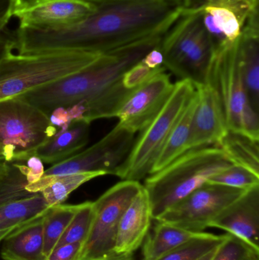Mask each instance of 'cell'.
Instances as JSON below:
<instances>
[{"label":"cell","mask_w":259,"mask_h":260,"mask_svg":"<svg viewBox=\"0 0 259 260\" xmlns=\"http://www.w3.org/2000/svg\"><path fill=\"white\" fill-rule=\"evenodd\" d=\"M182 0H142L97 5L79 22L56 29L20 27L12 32L20 54L56 51L108 53L155 35H164L183 10Z\"/></svg>","instance_id":"obj_1"},{"label":"cell","mask_w":259,"mask_h":260,"mask_svg":"<svg viewBox=\"0 0 259 260\" xmlns=\"http://www.w3.org/2000/svg\"><path fill=\"white\" fill-rule=\"evenodd\" d=\"M164 35H153L103 53L83 70L18 97L39 108L58 130L73 122L91 123L115 117L132 91L123 86V75L151 50L159 47Z\"/></svg>","instance_id":"obj_2"},{"label":"cell","mask_w":259,"mask_h":260,"mask_svg":"<svg viewBox=\"0 0 259 260\" xmlns=\"http://www.w3.org/2000/svg\"><path fill=\"white\" fill-rule=\"evenodd\" d=\"M234 164L217 146L190 150L146 177L144 189L153 220Z\"/></svg>","instance_id":"obj_3"},{"label":"cell","mask_w":259,"mask_h":260,"mask_svg":"<svg viewBox=\"0 0 259 260\" xmlns=\"http://www.w3.org/2000/svg\"><path fill=\"white\" fill-rule=\"evenodd\" d=\"M100 55L84 51L34 54L9 52L0 59V102L18 97L77 73L94 62Z\"/></svg>","instance_id":"obj_4"},{"label":"cell","mask_w":259,"mask_h":260,"mask_svg":"<svg viewBox=\"0 0 259 260\" xmlns=\"http://www.w3.org/2000/svg\"><path fill=\"white\" fill-rule=\"evenodd\" d=\"M159 48L164 67L179 81H190L195 86L205 85L215 48L199 7H184L163 37Z\"/></svg>","instance_id":"obj_5"},{"label":"cell","mask_w":259,"mask_h":260,"mask_svg":"<svg viewBox=\"0 0 259 260\" xmlns=\"http://www.w3.org/2000/svg\"><path fill=\"white\" fill-rule=\"evenodd\" d=\"M188 80L175 83L174 89L165 106L135 141L126 160L117 168L115 175L123 180H140L150 175L172 130L196 92Z\"/></svg>","instance_id":"obj_6"},{"label":"cell","mask_w":259,"mask_h":260,"mask_svg":"<svg viewBox=\"0 0 259 260\" xmlns=\"http://www.w3.org/2000/svg\"><path fill=\"white\" fill-rule=\"evenodd\" d=\"M57 131L48 116L21 98L0 102V159L3 161L27 160Z\"/></svg>","instance_id":"obj_7"},{"label":"cell","mask_w":259,"mask_h":260,"mask_svg":"<svg viewBox=\"0 0 259 260\" xmlns=\"http://www.w3.org/2000/svg\"><path fill=\"white\" fill-rule=\"evenodd\" d=\"M142 186L138 181L123 180L93 202L94 221L79 260H99L115 256L120 220Z\"/></svg>","instance_id":"obj_8"},{"label":"cell","mask_w":259,"mask_h":260,"mask_svg":"<svg viewBox=\"0 0 259 260\" xmlns=\"http://www.w3.org/2000/svg\"><path fill=\"white\" fill-rule=\"evenodd\" d=\"M236 41L214 49L205 85L215 94L228 129L241 133L243 114L252 107L242 78Z\"/></svg>","instance_id":"obj_9"},{"label":"cell","mask_w":259,"mask_h":260,"mask_svg":"<svg viewBox=\"0 0 259 260\" xmlns=\"http://www.w3.org/2000/svg\"><path fill=\"white\" fill-rule=\"evenodd\" d=\"M248 190V189H247ZM246 190L205 183L164 212L157 221L201 233Z\"/></svg>","instance_id":"obj_10"},{"label":"cell","mask_w":259,"mask_h":260,"mask_svg":"<svg viewBox=\"0 0 259 260\" xmlns=\"http://www.w3.org/2000/svg\"><path fill=\"white\" fill-rule=\"evenodd\" d=\"M135 135L117 123L92 146L45 170L43 177H59L85 172H103L106 175H115L117 168L132 150Z\"/></svg>","instance_id":"obj_11"},{"label":"cell","mask_w":259,"mask_h":260,"mask_svg":"<svg viewBox=\"0 0 259 260\" xmlns=\"http://www.w3.org/2000/svg\"><path fill=\"white\" fill-rule=\"evenodd\" d=\"M166 70L132 90L116 114L119 124L135 134L146 129L156 118L174 89L175 83Z\"/></svg>","instance_id":"obj_12"},{"label":"cell","mask_w":259,"mask_h":260,"mask_svg":"<svg viewBox=\"0 0 259 260\" xmlns=\"http://www.w3.org/2000/svg\"><path fill=\"white\" fill-rule=\"evenodd\" d=\"M96 9L85 0H16L12 15L20 27L44 30L72 25Z\"/></svg>","instance_id":"obj_13"},{"label":"cell","mask_w":259,"mask_h":260,"mask_svg":"<svg viewBox=\"0 0 259 260\" xmlns=\"http://www.w3.org/2000/svg\"><path fill=\"white\" fill-rule=\"evenodd\" d=\"M239 237L259 251V186L246 190L209 224Z\"/></svg>","instance_id":"obj_14"},{"label":"cell","mask_w":259,"mask_h":260,"mask_svg":"<svg viewBox=\"0 0 259 260\" xmlns=\"http://www.w3.org/2000/svg\"><path fill=\"white\" fill-rule=\"evenodd\" d=\"M196 88L199 99L192 122L188 151L217 146L228 131L220 104L213 90L207 85Z\"/></svg>","instance_id":"obj_15"},{"label":"cell","mask_w":259,"mask_h":260,"mask_svg":"<svg viewBox=\"0 0 259 260\" xmlns=\"http://www.w3.org/2000/svg\"><path fill=\"white\" fill-rule=\"evenodd\" d=\"M153 220L144 186L122 216L116 240V255H133L144 241Z\"/></svg>","instance_id":"obj_16"},{"label":"cell","mask_w":259,"mask_h":260,"mask_svg":"<svg viewBox=\"0 0 259 260\" xmlns=\"http://www.w3.org/2000/svg\"><path fill=\"white\" fill-rule=\"evenodd\" d=\"M239 65L249 104L259 112L258 11L246 21L236 41Z\"/></svg>","instance_id":"obj_17"},{"label":"cell","mask_w":259,"mask_h":260,"mask_svg":"<svg viewBox=\"0 0 259 260\" xmlns=\"http://www.w3.org/2000/svg\"><path fill=\"white\" fill-rule=\"evenodd\" d=\"M44 171V163L36 156L21 161L3 162L0 168V207L36 196L26 188L38 181Z\"/></svg>","instance_id":"obj_18"},{"label":"cell","mask_w":259,"mask_h":260,"mask_svg":"<svg viewBox=\"0 0 259 260\" xmlns=\"http://www.w3.org/2000/svg\"><path fill=\"white\" fill-rule=\"evenodd\" d=\"M44 213L15 228L4 238L1 250L2 259L47 260L44 253L43 231Z\"/></svg>","instance_id":"obj_19"},{"label":"cell","mask_w":259,"mask_h":260,"mask_svg":"<svg viewBox=\"0 0 259 260\" xmlns=\"http://www.w3.org/2000/svg\"><path fill=\"white\" fill-rule=\"evenodd\" d=\"M90 125L85 121H76L65 129L58 130L35 151L33 156L41 159L43 163L52 165L72 157L88 144Z\"/></svg>","instance_id":"obj_20"},{"label":"cell","mask_w":259,"mask_h":260,"mask_svg":"<svg viewBox=\"0 0 259 260\" xmlns=\"http://www.w3.org/2000/svg\"><path fill=\"white\" fill-rule=\"evenodd\" d=\"M104 175L106 174L103 172H85L59 177H42L26 189L33 195L41 193L47 206L52 207L63 204L70 194L84 183Z\"/></svg>","instance_id":"obj_21"},{"label":"cell","mask_w":259,"mask_h":260,"mask_svg":"<svg viewBox=\"0 0 259 260\" xmlns=\"http://www.w3.org/2000/svg\"><path fill=\"white\" fill-rule=\"evenodd\" d=\"M198 92L190 99L174 128L172 130L162 151L157 158L152 172L155 174L170 165L179 156L188 151V142L191 132L192 122L198 103Z\"/></svg>","instance_id":"obj_22"},{"label":"cell","mask_w":259,"mask_h":260,"mask_svg":"<svg viewBox=\"0 0 259 260\" xmlns=\"http://www.w3.org/2000/svg\"><path fill=\"white\" fill-rule=\"evenodd\" d=\"M143 246V259L157 260L200 233H193L167 223L157 221ZM202 233V232H201Z\"/></svg>","instance_id":"obj_23"},{"label":"cell","mask_w":259,"mask_h":260,"mask_svg":"<svg viewBox=\"0 0 259 260\" xmlns=\"http://www.w3.org/2000/svg\"><path fill=\"white\" fill-rule=\"evenodd\" d=\"M258 142L240 132L228 129L217 145L234 165L259 176Z\"/></svg>","instance_id":"obj_24"},{"label":"cell","mask_w":259,"mask_h":260,"mask_svg":"<svg viewBox=\"0 0 259 260\" xmlns=\"http://www.w3.org/2000/svg\"><path fill=\"white\" fill-rule=\"evenodd\" d=\"M81 204H60L49 207L44 213V253L48 256L56 247Z\"/></svg>","instance_id":"obj_25"},{"label":"cell","mask_w":259,"mask_h":260,"mask_svg":"<svg viewBox=\"0 0 259 260\" xmlns=\"http://www.w3.org/2000/svg\"><path fill=\"white\" fill-rule=\"evenodd\" d=\"M49 206L41 194L0 207V232L17 228L39 215Z\"/></svg>","instance_id":"obj_26"},{"label":"cell","mask_w":259,"mask_h":260,"mask_svg":"<svg viewBox=\"0 0 259 260\" xmlns=\"http://www.w3.org/2000/svg\"><path fill=\"white\" fill-rule=\"evenodd\" d=\"M228 234L216 235L202 232L157 260H198L217 248Z\"/></svg>","instance_id":"obj_27"},{"label":"cell","mask_w":259,"mask_h":260,"mask_svg":"<svg viewBox=\"0 0 259 260\" xmlns=\"http://www.w3.org/2000/svg\"><path fill=\"white\" fill-rule=\"evenodd\" d=\"M94 217V203L85 202L81 203L80 208L73 217L56 247L76 243L83 244L84 246L89 237Z\"/></svg>","instance_id":"obj_28"},{"label":"cell","mask_w":259,"mask_h":260,"mask_svg":"<svg viewBox=\"0 0 259 260\" xmlns=\"http://www.w3.org/2000/svg\"><path fill=\"white\" fill-rule=\"evenodd\" d=\"M198 7L210 15L213 24L225 41L234 43L238 39L245 23L234 11L224 6L214 5H202Z\"/></svg>","instance_id":"obj_29"},{"label":"cell","mask_w":259,"mask_h":260,"mask_svg":"<svg viewBox=\"0 0 259 260\" xmlns=\"http://www.w3.org/2000/svg\"><path fill=\"white\" fill-rule=\"evenodd\" d=\"M207 183L247 190L259 186V176L243 167L233 165L213 175Z\"/></svg>","instance_id":"obj_30"},{"label":"cell","mask_w":259,"mask_h":260,"mask_svg":"<svg viewBox=\"0 0 259 260\" xmlns=\"http://www.w3.org/2000/svg\"><path fill=\"white\" fill-rule=\"evenodd\" d=\"M255 254H259V251L239 237L228 233L211 260H246Z\"/></svg>","instance_id":"obj_31"},{"label":"cell","mask_w":259,"mask_h":260,"mask_svg":"<svg viewBox=\"0 0 259 260\" xmlns=\"http://www.w3.org/2000/svg\"><path fill=\"white\" fill-rule=\"evenodd\" d=\"M184 7H198L202 5L224 6L234 11L246 24L249 17L258 11V0H182Z\"/></svg>","instance_id":"obj_32"},{"label":"cell","mask_w":259,"mask_h":260,"mask_svg":"<svg viewBox=\"0 0 259 260\" xmlns=\"http://www.w3.org/2000/svg\"><path fill=\"white\" fill-rule=\"evenodd\" d=\"M164 70H166L164 66L156 69H150L140 61L124 73L122 82L126 89L134 90L145 83L156 73Z\"/></svg>","instance_id":"obj_33"},{"label":"cell","mask_w":259,"mask_h":260,"mask_svg":"<svg viewBox=\"0 0 259 260\" xmlns=\"http://www.w3.org/2000/svg\"><path fill=\"white\" fill-rule=\"evenodd\" d=\"M83 249V244H68L53 249L47 260H79Z\"/></svg>","instance_id":"obj_34"},{"label":"cell","mask_w":259,"mask_h":260,"mask_svg":"<svg viewBox=\"0 0 259 260\" xmlns=\"http://www.w3.org/2000/svg\"><path fill=\"white\" fill-rule=\"evenodd\" d=\"M159 47L151 50L141 60L150 69H156L164 66V56Z\"/></svg>","instance_id":"obj_35"},{"label":"cell","mask_w":259,"mask_h":260,"mask_svg":"<svg viewBox=\"0 0 259 260\" xmlns=\"http://www.w3.org/2000/svg\"><path fill=\"white\" fill-rule=\"evenodd\" d=\"M14 50V39L12 32L6 31L0 37V59L10 51Z\"/></svg>","instance_id":"obj_36"},{"label":"cell","mask_w":259,"mask_h":260,"mask_svg":"<svg viewBox=\"0 0 259 260\" xmlns=\"http://www.w3.org/2000/svg\"><path fill=\"white\" fill-rule=\"evenodd\" d=\"M15 1L16 0H0V22L10 21Z\"/></svg>","instance_id":"obj_37"},{"label":"cell","mask_w":259,"mask_h":260,"mask_svg":"<svg viewBox=\"0 0 259 260\" xmlns=\"http://www.w3.org/2000/svg\"><path fill=\"white\" fill-rule=\"evenodd\" d=\"M88 3H92V4L102 5V4H110V3H129V2L142 1V0H85Z\"/></svg>","instance_id":"obj_38"},{"label":"cell","mask_w":259,"mask_h":260,"mask_svg":"<svg viewBox=\"0 0 259 260\" xmlns=\"http://www.w3.org/2000/svg\"><path fill=\"white\" fill-rule=\"evenodd\" d=\"M99 260H135L133 255H115V256H110L106 259Z\"/></svg>","instance_id":"obj_39"},{"label":"cell","mask_w":259,"mask_h":260,"mask_svg":"<svg viewBox=\"0 0 259 260\" xmlns=\"http://www.w3.org/2000/svg\"><path fill=\"white\" fill-rule=\"evenodd\" d=\"M9 21H1L0 22V37L3 36L6 32V27H7L8 24H9Z\"/></svg>","instance_id":"obj_40"},{"label":"cell","mask_w":259,"mask_h":260,"mask_svg":"<svg viewBox=\"0 0 259 260\" xmlns=\"http://www.w3.org/2000/svg\"><path fill=\"white\" fill-rule=\"evenodd\" d=\"M15 229V228H12V229H7V230L2 231V232H0V243H1L2 241L4 240V238H6L9 234H10L11 232H12Z\"/></svg>","instance_id":"obj_41"},{"label":"cell","mask_w":259,"mask_h":260,"mask_svg":"<svg viewBox=\"0 0 259 260\" xmlns=\"http://www.w3.org/2000/svg\"><path fill=\"white\" fill-rule=\"evenodd\" d=\"M216 250L217 248L214 249L212 251L208 253V254L205 255V256H202V258L198 260H211L212 259L213 256H214V253H215Z\"/></svg>","instance_id":"obj_42"},{"label":"cell","mask_w":259,"mask_h":260,"mask_svg":"<svg viewBox=\"0 0 259 260\" xmlns=\"http://www.w3.org/2000/svg\"><path fill=\"white\" fill-rule=\"evenodd\" d=\"M246 260H259V254H255L251 257L248 258Z\"/></svg>","instance_id":"obj_43"},{"label":"cell","mask_w":259,"mask_h":260,"mask_svg":"<svg viewBox=\"0 0 259 260\" xmlns=\"http://www.w3.org/2000/svg\"><path fill=\"white\" fill-rule=\"evenodd\" d=\"M3 160L0 159V168H1V167L3 166Z\"/></svg>","instance_id":"obj_44"},{"label":"cell","mask_w":259,"mask_h":260,"mask_svg":"<svg viewBox=\"0 0 259 260\" xmlns=\"http://www.w3.org/2000/svg\"><path fill=\"white\" fill-rule=\"evenodd\" d=\"M142 260H144V259H142Z\"/></svg>","instance_id":"obj_45"}]
</instances>
